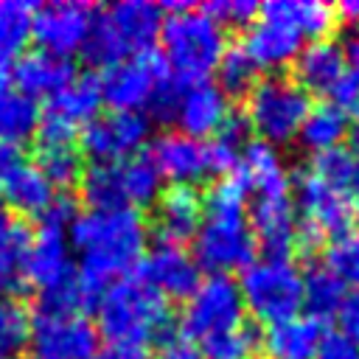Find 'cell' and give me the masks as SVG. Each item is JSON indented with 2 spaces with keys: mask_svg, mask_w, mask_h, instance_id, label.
<instances>
[{
  "mask_svg": "<svg viewBox=\"0 0 359 359\" xmlns=\"http://www.w3.org/2000/svg\"><path fill=\"white\" fill-rule=\"evenodd\" d=\"M323 337L325 328L320 320L297 314L292 320L266 325V331L261 334V345L266 359H314Z\"/></svg>",
  "mask_w": 359,
  "mask_h": 359,
  "instance_id": "cell-26",
  "label": "cell"
},
{
  "mask_svg": "<svg viewBox=\"0 0 359 359\" xmlns=\"http://www.w3.org/2000/svg\"><path fill=\"white\" fill-rule=\"evenodd\" d=\"M303 42L306 39L294 28H289L283 20L258 11V17L244 31L241 50L252 59L258 70H280L294 62Z\"/></svg>",
  "mask_w": 359,
  "mask_h": 359,
  "instance_id": "cell-21",
  "label": "cell"
},
{
  "mask_svg": "<svg viewBox=\"0 0 359 359\" xmlns=\"http://www.w3.org/2000/svg\"><path fill=\"white\" fill-rule=\"evenodd\" d=\"M34 8L25 0H0V65L17 62L31 42Z\"/></svg>",
  "mask_w": 359,
  "mask_h": 359,
  "instance_id": "cell-32",
  "label": "cell"
},
{
  "mask_svg": "<svg viewBox=\"0 0 359 359\" xmlns=\"http://www.w3.org/2000/svg\"><path fill=\"white\" fill-rule=\"evenodd\" d=\"M95 6L81 3V0H53L39 8H34V22H31V39L36 42L39 50L67 56L81 50L93 20H95Z\"/></svg>",
  "mask_w": 359,
  "mask_h": 359,
  "instance_id": "cell-13",
  "label": "cell"
},
{
  "mask_svg": "<svg viewBox=\"0 0 359 359\" xmlns=\"http://www.w3.org/2000/svg\"><path fill=\"white\" fill-rule=\"evenodd\" d=\"M34 359H36V356H34Z\"/></svg>",
  "mask_w": 359,
  "mask_h": 359,
  "instance_id": "cell-50",
  "label": "cell"
},
{
  "mask_svg": "<svg viewBox=\"0 0 359 359\" xmlns=\"http://www.w3.org/2000/svg\"><path fill=\"white\" fill-rule=\"evenodd\" d=\"M6 224H11V213H8V208H6V202H3V196H0V230H3Z\"/></svg>",
  "mask_w": 359,
  "mask_h": 359,
  "instance_id": "cell-46",
  "label": "cell"
},
{
  "mask_svg": "<svg viewBox=\"0 0 359 359\" xmlns=\"http://www.w3.org/2000/svg\"><path fill=\"white\" fill-rule=\"evenodd\" d=\"M351 123H348V109L323 101V104H311V109L306 112L297 140L309 149V151H325L334 146H342V140L348 137Z\"/></svg>",
  "mask_w": 359,
  "mask_h": 359,
  "instance_id": "cell-30",
  "label": "cell"
},
{
  "mask_svg": "<svg viewBox=\"0 0 359 359\" xmlns=\"http://www.w3.org/2000/svg\"><path fill=\"white\" fill-rule=\"evenodd\" d=\"M292 199L297 213V244L314 247L323 238H337L345 230H351V194L328 185L309 168L294 177Z\"/></svg>",
  "mask_w": 359,
  "mask_h": 359,
  "instance_id": "cell-8",
  "label": "cell"
},
{
  "mask_svg": "<svg viewBox=\"0 0 359 359\" xmlns=\"http://www.w3.org/2000/svg\"><path fill=\"white\" fill-rule=\"evenodd\" d=\"M309 171L317 174L320 180H325L328 185L342 188V191L351 194L356 188V182H359V157L345 146H334V149L317 151L311 157Z\"/></svg>",
  "mask_w": 359,
  "mask_h": 359,
  "instance_id": "cell-34",
  "label": "cell"
},
{
  "mask_svg": "<svg viewBox=\"0 0 359 359\" xmlns=\"http://www.w3.org/2000/svg\"><path fill=\"white\" fill-rule=\"evenodd\" d=\"M356 109H359V101H356Z\"/></svg>",
  "mask_w": 359,
  "mask_h": 359,
  "instance_id": "cell-49",
  "label": "cell"
},
{
  "mask_svg": "<svg viewBox=\"0 0 359 359\" xmlns=\"http://www.w3.org/2000/svg\"><path fill=\"white\" fill-rule=\"evenodd\" d=\"M351 210H353V219H356V224H359V182H356V188L351 191Z\"/></svg>",
  "mask_w": 359,
  "mask_h": 359,
  "instance_id": "cell-45",
  "label": "cell"
},
{
  "mask_svg": "<svg viewBox=\"0 0 359 359\" xmlns=\"http://www.w3.org/2000/svg\"><path fill=\"white\" fill-rule=\"evenodd\" d=\"M76 272L70 241H67V227L39 219L36 227L28 236L22 264H20V280L34 286L36 292H45L65 278Z\"/></svg>",
  "mask_w": 359,
  "mask_h": 359,
  "instance_id": "cell-14",
  "label": "cell"
},
{
  "mask_svg": "<svg viewBox=\"0 0 359 359\" xmlns=\"http://www.w3.org/2000/svg\"><path fill=\"white\" fill-rule=\"evenodd\" d=\"M339 325H342V334L359 348V292L348 294V300L339 311Z\"/></svg>",
  "mask_w": 359,
  "mask_h": 359,
  "instance_id": "cell-42",
  "label": "cell"
},
{
  "mask_svg": "<svg viewBox=\"0 0 359 359\" xmlns=\"http://www.w3.org/2000/svg\"><path fill=\"white\" fill-rule=\"evenodd\" d=\"M247 188L236 174L219 177L202 196V224L194 236V258L210 275H230L255 261V236L247 216Z\"/></svg>",
  "mask_w": 359,
  "mask_h": 359,
  "instance_id": "cell-3",
  "label": "cell"
},
{
  "mask_svg": "<svg viewBox=\"0 0 359 359\" xmlns=\"http://www.w3.org/2000/svg\"><path fill=\"white\" fill-rule=\"evenodd\" d=\"M351 143H353V146H351V151H353V154L359 157V126H356V129L351 132Z\"/></svg>",
  "mask_w": 359,
  "mask_h": 359,
  "instance_id": "cell-47",
  "label": "cell"
},
{
  "mask_svg": "<svg viewBox=\"0 0 359 359\" xmlns=\"http://www.w3.org/2000/svg\"><path fill=\"white\" fill-rule=\"evenodd\" d=\"M93 359H109V356H101V353H98V356H93Z\"/></svg>",
  "mask_w": 359,
  "mask_h": 359,
  "instance_id": "cell-48",
  "label": "cell"
},
{
  "mask_svg": "<svg viewBox=\"0 0 359 359\" xmlns=\"http://www.w3.org/2000/svg\"><path fill=\"white\" fill-rule=\"evenodd\" d=\"M258 345H261V331L244 320L238 328L210 337L199 348H202L205 359H252Z\"/></svg>",
  "mask_w": 359,
  "mask_h": 359,
  "instance_id": "cell-37",
  "label": "cell"
},
{
  "mask_svg": "<svg viewBox=\"0 0 359 359\" xmlns=\"http://www.w3.org/2000/svg\"><path fill=\"white\" fill-rule=\"evenodd\" d=\"M247 216L255 247L264 252V258H292V250L297 247V213L292 185L252 194V202H247Z\"/></svg>",
  "mask_w": 359,
  "mask_h": 359,
  "instance_id": "cell-15",
  "label": "cell"
},
{
  "mask_svg": "<svg viewBox=\"0 0 359 359\" xmlns=\"http://www.w3.org/2000/svg\"><path fill=\"white\" fill-rule=\"evenodd\" d=\"M98 339L109 359H146L149 348L177 334L168 300H163L137 272L112 280L95 300Z\"/></svg>",
  "mask_w": 359,
  "mask_h": 359,
  "instance_id": "cell-2",
  "label": "cell"
},
{
  "mask_svg": "<svg viewBox=\"0 0 359 359\" xmlns=\"http://www.w3.org/2000/svg\"><path fill=\"white\" fill-rule=\"evenodd\" d=\"M146 157L157 168L160 180H168L171 185H196L205 177H210V157H208V140H196L180 129L160 132L149 146Z\"/></svg>",
  "mask_w": 359,
  "mask_h": 359,
  "instance_id": "cell-17",
  "label": "cell"
},
{
  "mask_svg": "<svg viewBox=\"0 0 359 359\" xmlns=\"http://www.w3.org/2000/svg\"><path fill=\"white\" fill-rule=\"evenodd\" d=\"M345 56H348V67H351V73L359 79V34L351 36V42H348V48H345Z\"/></svg>",
  "mask_w": 359,
  "mask_h": 359,
  "instance_id": "cell-43",
  "label": "cell"
},
{
  "mask_svg": "<svg viewBox=\"0 0 359 359\" xmlns=\"http://www.w3.org/2000/svg\"><path fill=\"white\" fill-rule=\"evenodd\" d=\"M81 199L90 210L112 208H146L154 205L160 188V174L146 157V151L115 163H90L79 180Z\"/></svg>",
  "mask_w": 359,
  "mask_h": 359,
  "instance_id": "cell-5",
  "label": "cell"
},
{
  "mask_svg": "<svg viewBox=\"0 0 359 359\" xmlns=\"http://www.w3.org/2000/svg\"><path fill=\"white\" fill-rule=\"evenodd\" d=\"M70 250L79 252V275L101 294L118 278L137 269L146 255L149 224L140 210H79L67 227Z\"/></svg>",
  "mask_w": 359,
  "mask_h": 359,
  "instance_id": "cell-1",
  "label": "cell"
},
{
  "mask_svg": "<svg viewBox=\"0 0 359 359\" xmlns=\"http://www.w3.org/2000/svg\"><path fill=\"white\" fill-rule=\"evenodd\" d=\"M168 76V67L157 50L149 53H135L121 59L118 65L107 67L98 76L101 87V101L109 109L121 112H146L154 90L160 81Z\"/></svg>",
  "mask_w": 359,
  "mask_h": 359,
  "instance_id": "cell-10",
  "label": "cell"
},
{
  "mask_svg": "<svg viewBox=\"0 0 359 359\" xmlns=\"http://www.w3.org/2000/svg\"><path fill=\"white\" fill-rule=\"evenodd\" d=\"M101 87L98 76L76 73V79L59 90L53 98L39 107V126L34 132L36 140H79V129H84L101 109Z\"/></svg>",
  "mask_w": 359,
  "mask_h": 359,
  "instance_id": "cell-11",
  "label": "cell"
},
{
  "mask_svg": "<svg viewBox=\"0 0 359 359\" xmlns=\"http://www.w3.org/2000/svg\"><path fill=\"white\" fill-rule=\"evenodd\" d=\"M160 359H205V353L196 342L174 334L165 342H160Z\"/></svg>",
  "mask_w": 359,
  "mask_h": 359,
  "instance_id": "cell-41",
  "label": "cell"
},
{
  "mask_svg": "<svg viewBox=\"0 0 359 359\" xmlns=\"http://www.w3.org/2000/svg\"><path fill=\"white\" fill-rule=\"evenodd\" d=\"M199 8L210 20H216L222 28H247L258 17V3L252 0H213Z\"/></svg>",
  "mask_w": 359,
  "mask_h": 359,
  "instance_id": "cell-39",
  "label": "cell"
},
{
  "mask_svg": "<svg viewBox=\"0 0 359 359\" xmlns=\"http://www.w3.org/2000/svg\"><path fill=\"white\" fill-rule=\"evenodd\" d=\"M216 84L224 95H247L252 90V84L258 81V67L252 65V59L241 50V45L227 48L224 56L216 65Z\"/></svg>",
  "mask_w": 359,
  "mask_h": 359,
  "instance_id": "cell-36",
  "label": "cell"
},
{
  "mask_svg": "<svg viewBox=\"0 0 359 359\" xmlns=\"http://www.w3.org/2000/svg\"><path fill=\"white\" fill-rule=\"evenodd\" d=\"M236 283L244 311L264 325L292 320L303 309V272L292 258H258L241 269Z\"/></svg>",
  "mask_w": 359,
  "mask_h": 359,
  "instance_id": "cell-6",
  "label": "cell"
},
{
  "mask_svg": "<svg viewBox=\"0 0 359 359\" xmlns=\"http://www.w3.org/2000/svg\"><path fill=\"white\" fill-rule=\"evenodd\" d=\"M311 109L309 93L289 76H264L244 95V121L264 143H289L297 137L306 112Z\"/></svg>",
  "mask_w": 359,
  "mask_h": 359,
  "instance_id": "cell-7",
  "label": "cell"
},
{
  "mask_svg": "<svg viewBox=\"0 0 359 359\" xmlns=\"http://www.w3.org/2000/svg\"><path fill=\"white\" fill-rule=\"evenodd\" d=\"M31 345L36 359H93L98 331L87 314H34Z\"/></svg>",
  "mask_w": 359,
  "mask_h": 359,
  "instance_id": "cell-16",
  "label": "cell"
},
{
  "mask_svg": "<svg viewBox=\"0 0 359 359\" xmlns=\"http://www.w3.org/2000/svg\"><path fill=\"white\" fill-rule=\"evenodd\" d=\"M227 118H230V104L216 81L185 84L177 104V115H174L180 132L196 140H205V137H213Z\"/></svg>",
  "mask_w": 359,
  "mask_h": 359,
  "instance_id": "cell-23",
  "label": "cell"
},
{
  "mask_svg": "<svg viewBox=\"0 0 359 359\" xmlns=\"http://www.w3.org/2000/svg\"><path fill=\"white\" fill-rule=\"evenodd\" d=\"M163 300H188L202 283V266L180 244H154L135 269Z\"/></svg>",
  "mask_w": 359,
  "mask_h": 359,
  "instance_id": "cell-18",
  "label": "cell"
},
{
  "mask_svg": "<svg viewBox=\"0 0 359 359\" xmlns=\"http://www.w3.org/2000/svg\"><path fill=\"white\" fill-rule=\"evenodd\" d=\"M0 196L8 208V213H20L25 219H42L48 208L56 199V188L48 182V177L34 165L31 157H25L17 168H11L0 180Z\"/></svg>",
  "mask_w": 359,
  "mask_h": 359,
  "instance_id": "cell-25",
  "label": "cell"
},
{
  "mask_svg": "<svg viewBox=\"0 0 359 359\" xmlns=\"http://www.w3.org/2000/svg\"><path fill=\"white\" fill-rule=\"evenodd\" d=\"M98 14L123 56L154 50L165 20L160 3H149V0H121L112 3L109 8H98Z\"/></svg>",
  "mask_w": 359,
  "mask_h": 359,
  "instance_id": "cell-19",
  "label": "cell"
},
{
  "mask_svg": "<svg viewBox=\"0 0 359 359\" xmlns=\"http://www.w3.org/2000/svg\"><path fill=\"white\" fill-rule=\"evenodd\" d=\"M345 300H348V286L323 261L309 264V269L303 272V306L309 309V317L320 323L339 317Z\"/></svg>",
  "mask_w": 359,
  "mask_h": 359,
  "instance_id": "cell-29",
  "label": "cell"
},
{
  "mask_svg": "<svg viewBox=\"0 0 359 359\" xmlns=\"http://www.w3.org/2000/svg\"><path fill=\"white\" fill-rule=\"evenodd\" d=\"M294 70V81L311 95H331L334 87L351 73L348 67V56H345V45H339L337 39L325 36V39H314L309 45L300 48V53L292 62Z\"/></svg>",
  "mask_w": 359,
  "mask_h": 359,
  "instance_id": "cell-22",
  "label": "cell"
},
{
  "mask_svg": "<svg viewBox=\"0 0 359 359\" xmlns=\"http://www.w3.org/2000/svg\"><path fill=\"white\" fill-rule=\"evenodd\" d=\"M76 79V65L67 56H56L48 50H25L11 65V81L17 90L28 98H53L59 90H65Z\"/></svg>",
  "mask_w": 359,
  "mask_h": 359,
  "instance_id": "cell-24",
  "label": "cell"
},
{
  "mask_svg": "<svg viewBox=\"0 0 359 359\" xmlns=\"http://www.w3.org/2000/svg\"><path fill=\"white\" fill-rule=\"evenodd\" d=\"M34 314L17 294L0 297V359H20L31 345Z\"/></svg>",
  "mask_w": 359,
  "mask_h": 359,
  "instance_id": "cell-33",
  "label": "cell"
},
{
  "mask_svg": "<svg viewBox=\"0 0 359 359\" xmlns=\"http://www.w3.org/2000/svg\"><path fill=\"white\" fill-rule=\"evenodd\" d=\"M323 264L345 286H353L359 292V227L356 230H345L342 236L331 238Z\"/></svg>",
  "mask_w": 359,
  "mask_h": 359,
  "instance_id": "cell-38",
  "label": "cell"
},
{
  "mask_svg": "<svg viewBox=\"0 0 359 359\" xmlns=\"http://www.w3.org/2000/svg\"><path fill=\"white\" fill-rule=\"evenodd\" d=\"M151 121L143 112H98L81 132H79V149L93 163H115L126 160L132 154H140V149L149 143Z\"/></svg>",
  "mask_w": 359,
  "mask_h": 359,
  "instance_id": "cell-12",
  "label": "cell"
},
{
  "mask_svg": "<svg viewBox=\"0 0 359 359\" xmlns=\"http://www.w3.org/2000/svg\"><path fill=\"white\" fill-rule=\"evenodd\" d=\"M337 17L348 20V22H359V0H345L337 6Z\"/></svg>",
  "mask_w": 359,
  "mask_h": 359,
  "instance_id": "cell-44",
  "label": "cell"
},
{
  "mask_svg": "<svg viewBox=\"0 0 359 359\" xmlns=\"http://www.w3.org/2000/svg\"><path fill=\"white\" fill-rule=\"evenodd\" d=\"M261 14L283 20L303 39H325L337 25V8L323 0H269L258 6Z\"/></svg>",
  "mask_w": 359,
  "mask_h": 359,
  "instance_id": "cell-27",
  "label": "cell"
},
{
  "mask_svg": "<svg viewBox=\"0 0 359 359\" xmlns=\"http://www.w3.org/2000/svg\"><path fill=\"white\" fill-rule=\"evenodd\" d=\"M34 165L48 177L53 188H70L84 174V154L76 140H36Z\"/></svg>",
  "mask_w": 359,
  "mask_h": 359,
  "instance_id": "cell-31",
  "label": "cell"
},
{
  "mask_svg": "<svg viewBox=\"0 0 359 359\" xmlns=\"http://www.w3.org/2000/svg\"><path fill=\"white\" fill-rule=\"evenodd\" d=\"M244 323V300L230 275H208L185 300L177 334L202 345L210 337L227 334Z\"/></svg>",
  "mask_w": 359,
  "mask_h": 359,
  "instance_id": "cell-9",
  "label": "cell"
},
{
  "mask_svg": "<svg viewBox=\"0 0 359 359\" xmlns=\"http://www.w3.org/2000/svg\"><path fill=\"white\" fill-rule=\"evenodd\" d=\"M314 359H359V348L342 331H331L323 337Z\"/></svg>",
  "mask_w": 359,
  "mask_h": 359,
  "instance_id": "cell-40",
  "label": "cell"
},
{
  "mask_svg": "<svg viewBox=\"0 0 359 359\" xmlns=\"http://www.w3.org/2000/svg\"><path fill=\"white\" fill-rule=\"evenodd\" d=\"M146 224L154 233L157 244L185 247V241H194L202 224V196L191 185H168L157 194L151 219Z\"/></svg>",
  "mask_w": 359,
  "mask_h": 359,
  "instance_id": "cell-20",
  "label": "cell"
},
{
  "mask_svg": "<svg viewBox=\"0 0 359 359\" xmlns=\"http://www.w3.org/2000/svg\"><path fill=\"white\" fill-rule=\"evenodd\" d=\"M39 126V104L11 87V73L0 65V140L22 143Z\"/></svg>",
  "mask_w": 359,
  "mask_h": 359,
  "instance_id": "cell-28",
  "label": "cell"
},
{
  "mask_svg": "<svg viewBox=\"0 0 359 359\" xmlns=\"http://www.w3.org/2000/svg\"><path fill=\"white\" fill-rule=\"evenodd\" d=\"M28 236H31V230L17 219H11V224H6L0 230V297L14 294V289L22 283L20 264H22Z\"/></svg>",
  "mask_w": 359,
  "mask_h": 359,
  "instance_id": "cell-35",
  "label": "cell"
},
{
  "mask_svg": "<svg viewBox=\"0 0 359 359\" xmlns=\"http://www.w3.org/2000/svg\"><path fill=\"white\" fill-rule=\"evenodd\" d=\"M165 20L160 28L163 62L182 84L208 81L224 56V28L194 3H160Z\"/></svg>",
  "mask_w": 359,
  "mask_h": 359,
  "instance_id": "cell-4",
  "label": "cell"
}]
</instances>
